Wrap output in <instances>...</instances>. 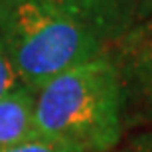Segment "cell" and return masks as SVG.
Masks as SVG:
<instances>
[{
    "label": "cell",
    "mask_w": 152,
    "mask_h": 152,
    "mask_svg": "<svg viewBox=\"0 0 152 152\" xmlns=\"http://www.w3.org/2000/svg\"><path fill=\"white\" fill-rule=\"evenodd\" d=\"M38 138L83 152H111L123 136L124 97L109 50L50 79L34 93Z\"/></svg>",
    "instance_id": "obj_1"
},
{
    "label": "cell",
    "mask_w": 152,
    "mask_h": 152,
    "mask_svg": "<svg viewBox=\"0 0 152 152\" xmlns=\"http://www.w3.org/2000/svg\"><path fill=\"white\" fill-rule=\"evenodd\" d=\"M0 39L20 81L34 93L107 50L89 26L51 0H0Z\"/></svg>",
    "instance_id": "obj_2"
},
{
    "label": "cell",
    "mask_w": 152,
    "mask_h": 152,
    "mask_svg": "<svg viewBox=\"0 0 152 152\" xmlns=\"http://www.w3.org/2000/svg\"><path fill=\"white\" fill-rule=\"evenodd\" d=\"M111 45L123 85L124 124L152 123V16L132 24Z\"/></svg>",
    "instance_id": "obj_3"
},
{
    "label": "cell",
    "mask_w": 152,
    "mask_h": 152,
    "mask_svg": "<svg viewBox=\"0 0 152 152\" xmlns=\"http://www.w3.org/2000/svg\"><path fill=\"white\" fill-rule=\"evenodd\" d=\"M89 26L107 45L140 20V0H51Z\"/></svg>",
    "instance_id": "obj_4"
},
{
    "label": "cell",
    "mask_w": 152,
    "mask_h": 152,
    "mask_svg": "<svg viewBox=\"0 0 152 152\" xmlns=\"http://www.w3.org/2000/svg\"><path fill=\"white\" fill-rule=\"evenodd\" d=\"M38 138L34 123V91L20 87L0 99V150Z\"/></svg>",
    "instance_id": "obj_5"
},
{
    "label": "cell",
    "mask_w": 152,
    "mask_h": 152,
    "mask_svg": "<svg viewBox=\"0 0 152 152\" xmlns=\"http://www.w3.org/2000/svg\"><path fill=\"white\" fill-rule=\"evenodd\" d=\"M20 87H26V85L20 81L16 67H14V63H12L10 56H8L2 39H0V99H4L6 95L14 93Z\"/></svg>",
    "instance_id": "obj_6"
},
{
    "label": "cell",
    "mask_w": 152,
    "mask_h": 152,
    "mask_svg": "<svg viewBox=\"0 0 152 152\" xmlns=\"http://www.w3.org/2000/svg\"><path fill=\"white\" fill-rule=\"evenodd\" d=\"M0 152H83L75 146L63 144L57 140H48V138H32V140L20 142L16 146L4 148Z\"/></svg>",
    "instance_id": "obj_7"
},
{
    "label": "cell",
    "mask_w": 152,
    "mask_h": 152,
    "mask_svg": "<svg viewBox=\"0 0 152 152\" xmlns=\"http://www.w3.org/2000/svg\"><path fill=\"white\" fill-rule=\"evenodd\" d=\"M118 152H152V134H142L134 140H130Z\"/></svg>",
    "instance_id": "obj_8"
},
{
    "label": "cell",
    "mask_w": 152,
    "mask_h": 152,
    "mask_svg": "<svg viewBox=\"0 0 152 152\" xmlns=\"http://www.w3.org/2000/svg\"><path fill=\"white\" fill-rule=\"evenodd\" d=\"M152 16V0H140V20Z\"/></svg>",
    "instance_id": "obj_9"
}]
</instances>
